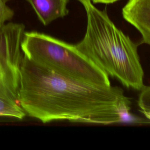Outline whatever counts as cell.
Segmentation results:
<instances>
[{"mask_svg":"<svg viewBox=\"0 0 150 150\" xmlns=\"http://www.w3.org/2000/svg\"><path fill=\"white\" fill-rule=\"evenodd\" d=\"M19 103L32 118L43 123L72 122L121 123L131 101L118 86L87 83L55 73L23 56L21 67Z\"/></svg>","mask_w":150,"mask_h":150,"instance_id":"obj_1","label":"cell"},{"mask_svg":"<svg viewBox=\"0 0 150 150\" xmlns=\"http://www.w3.org/2000/svg\"><path fill=\"white\" fill-rule=\"evenodd\" d=\"M32 6L39 20L46 26L69 13V0H26Z\"/></svg>","mask_w":150,"mask_h":150,"instance_id":"obj_6","label":"cell"},{"mask_svg":"<svg viewBox=\"0 0 150 150\" xmlns=\"http://www.w3.org/2000/svg\"><path fill=\"white\" fill-rule=\"evenodd\" d=\"M14 16V11L2 0H0V26L11 20Z\"/></svg>","mask_w":150,"mask_h":150,"instance_id":"obj_8","label":"cell"},{"mask_svg":"<svg viewBox=\"0 0 150 150\" xmlns=\"http://www.w3.org/2000/svg\"><path fill=\"white\" fill-rule=\"evenodd\" d=\"M2 1H4V2H5V3H6V2H8V1H10V0H2Z\"/></svg>","mask_w":150,"mask_h":150,"instance_id":"obj_11","label":"cell"},{"mask_svg":"<svg viewBox=\"0 0 150 150\" xmlns=\"http://www.w3.org/2000/svg\"><path fill=\"white\" fill-rule=\"evenodd\" d=\"M138 104L141 112L148 120L150 119V87L144 86L140 90Z\"/></svg>","mask_w":150,"mask_h":150,"instance_id":"obj_7","label":"cell"},{"mask_svg":"<svg viewBox=\"0 0 150 150\" xmlns=\"http://www.w3.org/2000/svg\"><path fill=\"white\" fill-rule=\"evenodd\" d=\"M23 56L62 76L94 85L110 86L109 76L74 45L37 31L25 32Z\"/></svg>","mask_w":150,"mask_h":150,"instance_id":"obj_3","label":"cell"},{"mask_svg":"<svg viewBox=\"0 0 150 150\" xmlns=\"http://www.w3.org/2000/svg\"><path fill=\"white\" fill-rule=\"evenodd\" d=\"M119 0H91L95 4H112L114 3Z\"/></svg>","mask_w":150,"mask_h":150,"instance_id":"obj_9","label":"cell"},{"mask_svg":"<svg viewBox=\"0 0 150 150\" xmlns=\"http://www.w3.org/2000/svg\"><path fill=\"white\" fill-rule=\"evenodd\" d=\"M124 19L141 34L142 42L150 43V0H128L122 9Z\"/></svg>","mask_w":150,"mask_h":150,"instance_id":"obj_5","label":"cell"},{"mask_svg":"<svg viewBox=\"0 0 150 150\" xmlns=\"http://www.w3.org/2000/svg\"><path fill=\"white\" fill-rule=\"evenodd\" d=\"M25 32V25L20 23L0 26V117L22 120L26 115L19 103Z\"/></svg>","mask_w":150,"mask_h":150,"instance_id":"obj_4","label":"cell"},{"mask_svg":"<svg viewBox=\"0 0 150 150\" xmlns=\"http://www.w3.org/2000/svg\"><path fill=\"white\" fill-rule=\"evenodd\" d=\"M84 7L86 31L76 47L108 76L127 88L140 90L144 86V73L138 53L139 44L115 25L105 10L98 9L92 3Z\"/></svg>","mask_w":150,"mask_h":150,"instance_id":"obj_2","label":"cell"},{"mask_svg":"<svg viewBox=\"0 0 150 150\" xmlns=\"http://www.w3.org/2000/svg\"><path fill=\"white\" fill-rule=\"evenodd\" d=\"M81 4H82V5L84 6L87 4H89L90 3H91V0H78Z\"/></svg>","mask_w":150,"mask_h":150,"instance_id":"obj_10","label":"cell"}]
</instances>
